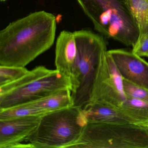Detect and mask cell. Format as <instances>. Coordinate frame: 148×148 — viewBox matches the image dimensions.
<instances>
[{
    "label": "cell",
    "instance_id": "cell-1",
    "mask_svg": "<svg viewBox=\"0 0 148 148\" xmlns=\"http://www.w3.org/2000/svg\"><path fill=\"white\" fill-rule=\"evenodd\" d=\"M56 17L34 12L9 23L0 32V66L25 67L54 44Z\"/></svg>",
    "mask_w": 148,
    "mask_h": 148
},
{
    "label": "cell",
    "instance_id": "cell-9",
    "mask_svg": "<svg viewBox=\"0 0 148 148\" xmlns=\"http://www.w3.org/2000/svg\"><path fill=\"white\" fill-rule=\"evenodd\" d=\"M43 116L0 119V148H27L25 143Z\"/></svg>",
    "mask_w": 148,
    "mask_h": 148
},
{
    "label": "cell",
    "instance_id": "cell-4",
    "mask_svg": "<svg viewBox=\"0 0 148 148\" xmlns=\"http://www.w3.org/2000/svg\"><path fill=\"white\" fill-rule=\"evenodd\" d=\"M77 47V56L71 78L73 106L83 108L90 102L97 71L106 45L103 36L90 30L73 32Z\"/></svg>",
    "mask_w": 148,
    "mask_h": 148
},
{
    "label": "cell",
    "instance_id": "cell-14",
    "mask_svg": "<svg viewBox=\"0 0 148 148\" xmlns=\"http://www.w3.org/2000/svg\"><path fill=\"white\" fill-rule=\"evenodd\" d=\"M128 1L137 25L139 35L148 34V0H128Z\"/></svg>",
    "mask_w": 148,
    "mask_h": 148
},
{
    "label": "cell",
    "instance_id": "cell-3",
    "mask_svg": "<svg viewBox=\"0 0 148 148\" xmlns=\"http://www.w3.org/2000/svg\"><path fill=\"white\" fill-rule=\"evenodd\" d=\"M88 123L82 108L69 106L43 115L25 142L27 148H70Z\"/></svg>",
    "mask_w": 148,
    "mask_h": 148
},
{
    "label": "cell",
    "instance_id": "cell-7",
    "mask_svg": "<svg viewBox=\"0 0 148 148\" xmlns=\"http://www.w3.org/2000/svg\"><path fill=\"white\" fill-rule=\"evenodd\" d=\"M107 51L102 55L90 102L106 103L119 107L126 98L123 79Z\"/></svg>",
    "mask_w": 148,
    "mask_h": 148
},
{
    "label": "cell",
    "instance_id": "cell-19",
    "mask_svg": "<svg viewBox=\"0 0 148 148\" xmlns=\"http://www.w3.org/2000/svg\"></svg>",
    "mask_w": 148,
    "mask_h": 148
},
{
    "label": "cell",
    "instance_id": "cell-15",
    "mask_svg": "<svg viewBox=\"0 0 148 148\" xmlns=\"http://www.w3.org/2000/svg\"><path fill=\"white\" fill-rule=\"evenodd\" d=\"M29 71L22 66H0V86L16 81Z\"/></svg>",
    "mask_w": 148,
    "mask_h": 148
},
{
    "label": "cell",
    "instance_id": "cell-16",
    "mask_svg": "<svg viewBox=\"0 0 148 148\" xmlns=\"http://www.w3.org/2000/svg\"><path fill=\"white\" fill-rule=\"evenodd\" d=\"M123 89L126 97L148 102V90L123 79Z\"/></svg>",
    "mask_w": 148,
    "mask_h": 148
},
{
    "label": "cell",
    "instance_id": "cell-18",
    "mask_svg": "<svg viewBox=\"0 0 148 148\" xmlns=\"http://www.w3.org/2000/svg\"><path fill=\"white\" fill-rule=\"evenodd\" d=\"M7 0H1V2H3V1H6Z\"/></svg>",
    "mask_w": 148,
    "mask_h": 148
},
{
    "label": "cell",
    "instance_id": "cell-8",
    "mask_svg": "<svg viewBox=\"0 0 148 148\" xmlns=\"http://www.w3.org/2000/svg\"><path fill=\"white\" fill-rule=\"evenodd\" d=\"M73 106L70 88L58 91L47 97L12 108L0 110V119L27 116H43Z\"/></svg>",
    "mask_w": 148,
    "mask_h": 148
},
{
    "label": "cell",
    "instance_id": "cell-12",
    "mask_svg": "<svg viewBox=\"0 0 148 148\" xmlns=\"http://www.w3.org/2000/svg\"><path fill=\"white\" fill-rule=\"evenodd\" d=\"M82 112L88 122L135 124L119 107L106 103L90 102L82 108Z\"/></svg>",
    "mask_w": 148,
    "mask_h": 148
},
{
    "label": "cell",
    "instance_id": "cell-5",
    "mask_svg": "<svg viewBox=\"0 0 148 148\" xmlns=\"http://www.w3.org/2000/svg\"><path fill=\"white\" fill-rule=\"evenodd\" d=\"M70 148H148V129L130 123L88 122Z\"/></svg>",
    "mask_w": 148,
    "mask_h": 148
},
{
    "label": "cell",
    "instance_id": "cell-10",
    "mask_svg": "<svg viewBox=\"0 0 148 148\" xmlns=\"http://www.w3.org/2000/svg\"><path fill=\"white\" fill-rule=\"evenodd\" d=\"M123 79L148 90V62L123 49L107 51Z\"/></svg>",
    "mask_w": 148,
    "mask_h": 148
},
{
    "label": "cell",
    "instance_id": "cell-6",
    "mask_svg": "<svg viewBox=\"0 0 148 148\" xmlns=\"http://www.w3.org/2000/svg\"><path fill=\"white\" fill-rule=\"evenodd\" d=\"M72 89L69 77L58 70L40 66L36 75L20 86L0 94V110L8 109L47 97L63 89Z\"/></svg>",
    "mask_w": 148,
    "mask_h": 148
},
{
    "label": "cell",
    "instance_id": "cell-17",
    "mask_svg": "<svg viewBox=\"0 0 148 148\" xmlns=\"http://www.w3.org/2000/svg\"><path fill=\"white\" fill-rule=\"evenodd\" d=\"M132 52L139 57H148V34L138 35L136 41L132 46Z\"/></svg>",
    "mask_w": 148,
    "mask_h": 148
},
{
    "label": "cell",
    "instance_id": "cell-13",
    "mask_svg": "<svg viewBox=\"0 0 148 148\" xmlns=\"http://www.w3.org/2000/svg\"><path fill=\"white\" fill-rule=\"evenodd\" d=\"M119 107L135 124L148 128V102L126 97Z\"/></svg>",
    "mask_w": 148,
    "mask_h": 148
},
{
    "label": "cell",
    "instance_id": "cell-11",
    "mask_svg": "<svg viewBox=\"0 0 148 148\" xmlns=\"http://www.w3.org/2000/svg\"><path fill=\"white\" fill-rule=\"evenodd\" d=\"M77 47L74 33L62 31L56 41L55 64L56 70L71 78L75 68Z\"/></svg>",
    "mask_w": 148,
    "mask_h": 148
},
{
    "label": "cell",
    "instance_id": "cell-2",
    "mask_svg": "<svg viewBox=\"0 0 148 148\" xmlns=\"http://www.w3.org/2000/svg\"><path fill=\"white\" fill-rule=\"evenodd\" d=\"M95 30L107 39L133 46L139 35L128 0H76Z\"/></svg>",
    "mask_w": 148,
    "mask_h": 148
}]
</instances>
